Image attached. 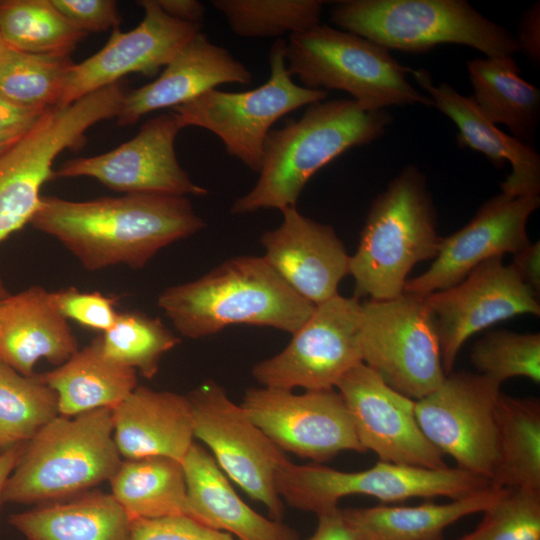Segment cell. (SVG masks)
Segmentation results:
<instances>
[{
    "mask_svg": "<svg viewBox=\"0 0 540 540\" xmlns=\"http://www.w3.org/2000/svg\"><path fill=\"white\" fill-rule=\"evenodd\" d=\"M30 224L59 241L88 271L141 269L162 248L206 226L186 196L160 194L88 201L42 196Z\"/></svg>",
    "mask_w": 540,
    "mask_h": 540,
    "instance_id": "cell-1",
    "label": "cell"
},
{
    "mask_svg": "<svg viewBox=\"0 0 540 540\" xmlns=\"http://www.w3.org/2000/svg\"><path fill=\"white\" fill-rule=\"evenodd\" d=\"M385 110L367 111L352 99L309 104L298 120L271 130L265 140L259 177L236 199L233 214L296 206L310 178L345 151L381 137L391 124Z\"/></svg>",
    "mask_w": 540,
    "mask_h": 540,
    "instance_id": "cell-2",
    "label": "cell"
},
{
    "mask_svg": "<svg viewBox=\"0 0 540 540\" xmlns=\"http://www.w3.org/2000/svg\"><path fill=\"white\" fill-rule=\"evenodd\" d=\"M158 306L184 337L198 339L227 326H267L293 334L315 305L299 296L263 256L228 259L187 283L166 288Z\"/></svg>",
    "mask_w": 540,
    "mask_h": 540,
    "instance_id": "cell-3",
    "label": "cell"
},
{
    "mask_svg": "<svg viewBox=\"0 0 540 540\" xmlns=\"http://www.w3.org/2000/svg\"><path fill=\"white\" fill-rule=\"evenodd\" d=\"M425 175L407 165L372 202L359 244L350 256L355 297L372 300L401 295L419 262L436 256L440 236Z\"/></svg>",
    "mask_w": 540,
    "mask_h": 540,
    "instance_id": "cell-4",
    "label": "cell"
},
{
    "mask_svg": "<svg viewBox=\"0 0 540 540\" xmlns=\"http://www.w3.org/2000/svg\"><path fill=\"white\" fill-rule=\"evenodd\" d=\"M121 463L112 409L58 415L26 443L3 501L39 505L65 500L110 480Z\"/></svg>",
    "mask_w": 540,
    "mask_h": 540,
    "instance_id": "cell-5",
    "label": "cell"
},
{
    "mask_svg": "<svg viewBox=\"0 0 540 540\" xmlns=\"http://www.w3.org/2000/svg\"><path fill=\"white\" fill-rule=\"evenodd\" d=\"M331 20L388 50L422 53L441 44L466 45L486 57H514L519 43L466 0H343Z\"/></svg>",
    "mask_w": 540,
    "mask_h": 540,
    "instance_id": "cell-6",
    "label": "cell"
},
{
    "mask_svg": "<svg viewBox=\"0 0 540 540\" xmlns=\"http://www.w3.org/2000/svg\"><path fill=\"white\" fill-rule=\"evenodd\" d=\"M289 74L314 90H342L367 111L393 105L433 106L407 79L412 68L390 50L357 34L318 24L289 35L285 45Z\"/></svg>",
    "mask_w": 540,
    "mask_h": 540,
    "instance_id": "cell-7",
    "label": "cell"
},
{
    "mask_svg": "<svg viewBox=\"0 0 540 540\" xmlns=\"http://www.w3.org/2000/svg\"><path fill=\"white\" fill-rule=\"evenodd\" d=\"M126 93L119 81L70 105L48 108L0 155V242L30 223L42 186L53 179L57 155L82 146L91 126L117 116Z\"/></svg>",
    "mask_w": 540,
    "mask_h": 540,
    "instance_id": "cell-8",
    "label": "cell"
},
{
    "mask_svg": "<svg viewBox=\"0 0 540 540\" xmlns=\"http://www.w3.org/2000/svg\"><path fill=\"white\" fill-rule=\"evenodd\" d=\"M286 41L277 39L269 52L270 75L259 87L243 92L210 89L172 108L182 128H204L223 142L227 153L259 173L265 140L272 125L286 114L327 99L328 92L296 84L285 61Z\"/></svg>",
    "mask_w": 540,
    "mask_h": 540,
    "instance_id": "cell-9",
    "label": "cell"
},
{
    "mask_svg": "<svg viewBox=\"0 0 540 540\" xmlns=\"http://www.w3.org/2000/svg\"><path fill=\"white\" fill-rule=\"evenodd\" d=\"M491 482L455 468L429 469L379 461L362 471L346 472L321 463L297 465L288 460L276 474V489L288 505L316 515L338 508L349 495H366L381 502L411 498L458 499Z\"/></svg>",
    "mask_w": 540,
    "mask_h": 540,
    "instance_id": "cell-10",
    "label": "cell"
},
{
    "mask_svg": "<svg viewBox=\"0 0 540 540\" xmlns=\"http://www.w3.org/2000/svg\"><path fill=\"white\" fill-rule=\"evenodd\" d=\"M362 362L394 390L418 400L445 379L433 317L423 296L403 292L361 303Z\"/></svg>",
    "mask_w": 540,
    "mask_h": 540,
    "instance_id": "cell-11",
    "label": "cell"
},
{
    "mask_svg": "<svg viewBox=\"0 0 540 540\" xmlns=\"http://www.w3.org/2000/svg\"><path fill=\"white\" fill-rule=\"evenodd\" d=\"M361 323L359 299L337 294L316 305L289 344L255 364L252 376L264 387L335 389L340 379L362 362Z\"/></svg>",
    "mask_w": 540,
    "mask_h": 540,
    "instance_id": "cell-12",
    "label": "cell"
},
{
    "mask_svg": "<svg viewBox=\"0 0 540 540\" xmlns=\"http://www.w3.org/2000/svg\"><path fill=\"white\" fill-rule=\"evenodd\" d=\"M187 397L194 437L209 447L220 469L279 520L283 504L276 489V474L289 460L284 452L215 382L200 385Z\"/></svg>",
    "mask_w": 540,
    "mask_h": 540,
    "instance_id": "cell-13",
    "label": "cell"
},
{
    "mask_svg": "<svg viewBox=\"0 0 540 540\" xmlns=\"http://www.w3.org/2000/svg\"><path fill=\"white\" fill-rule=\"evenodd\" d=\"M499 383L478 373L451 372L415 400L416 419L427 440L457 467L491 482L497 460Z\"/></svg>",
    "mask_w": 540,
    "mask_h": 540,
    "instance_id": "cell-14",
    "label": "cell"
},
{
    "mask_svg": "<svg viewBox=\"0 0 540 540\" xmlns=\"http://www.w3.org/2000/svg\"><path fill=\"white\" fill-rule=\"evenodd\" d=\"M241 406L278 448L314 463L328 461L343 451L365 452L335 389L295 394L261 386L246 390Z\"/></svg>",
    "mask_w": 540,
    "mask_h": 540,
    "instance_id": "cell-15",
    "label": "cell"
},
{
    "mask_svg": "<svg viewBox=\"0 0 540 540\" xmlns=\"http://www.w3.org/2000/svg\"><path fill=\"white\" fill-rule=\"evenodd\" d=\"M423 297L433 317L446 375L475 333L518 315H540L537 296L502 257L482 262L458 284Z\"/></svg>",
    "mask_w": 540,
    "mask_h": 540,
    "instance_id": "cell-16",
    "label": "cell"
},
{
    "mask_svg": "<svg viewBox=\"0 0 540 540\" xmlns=\"http://www.w3.org/2000/svg\"><path fill=\"white\" fill-rule=\"evenodd\" d=\"M358 440L365 451L392 464L442 469L443 454L420 429L415 400L390 387L363 362L350 369L336 385Z\"/></svg>",
    "mask_w": 540,
    "mask_h": 540,
    "instance_id": "cell-17",
    "label": "cell"
},
{
    "mask_svg": "<svg viewBox=\"0 0 540 540\" xmlns=\"http://www.w3.org/2000/svg\"><path fill=\"white\" fill-rule=\"evenodd\" d=\"M181 129L171 112L153 117L117 148L65 162L53 179L91 177L126 194L205 195L207 189L195 184L177 160L175 139Z\"/></svg>",
    "mask_w": 540,
    "mask_h": 540,
    "instance_id": "cell-18",
    "label": "cell"
},
{
    "mask_svg": "<svg viewBox=\"0 0 540 540\" xmlns=\"http://www.w3.org/2000/svg\"><path fill=\"white\" fill-rule=\"evenodd\" d=\"M540 206V197H510L500 193L480 206L461 229L441 238L429 268L407 280L404 292L427 296L461 282L482 262L515 254L531 242L527 222Z\"/></svg>",
    "mask_w": 540,
    "mask_h": 540,
    "instance_id": "cell-19",
    "label": "cell"
},
{
    "mask_svg": "<svg viewBox=\"0 0 540 540\" xmlns=\"http://www.w3.org/2000/svg\"><path fill=\"white\" fill-rule=\"evenodd\" d=\"M144 9L140 24L128 32L113 29L106 45L88 59L73 64L56 106L63 107L130 73L154 76L198 32L201 24L168 16L156 0L137 2Z\"/></svg>",
    "mask_w": 540,
    "mask_h": 540,
    "instance_id": "cell-20",
    "label": "cell"
},
{
    "mask_svg": "<svg viewBox=\"0 0 540 540\" xmlns=\"http://www.w3.org/2000/svg\"><path fill=\"white\" fill-rule=\"evenodd\" d=\"M281 224L261 237L263 258L299 296L315 306L336 296L349 274L350 255L334 229L302 215L281 211Z\"/></svg>",
    "mask_w": 540,
    "mask_h": 540,
    "instance_id": "cell-21",
    "label": "cell"
},
{
    "mask_svg": "<svg viewBox=\"0 0 540 540\" xmlns=\"http://www.w3.org/2000/svg\"><path fill=\"white\" fill-rule=\"evenodd\" d=\"M251 81L252 74L243 63L198 32L154 81L126 93L117 123L133 125L145 114L182 105L218 85Z\"/></svg>",
    "mask_w": 540,
    "mask_h": 540,
    "instance_id": "cell-22",
    "label": "cell"
},
{
    "mask_svg": "<svg viewBox=\"0 0 540 540\" xmlns=\"http://www.w3.org/2000/svg\"><path fill=\"white\" fill-rule=\"evenodd\" d=\"M410 74L428 93L433 107L455 124L459 145L482 153L497 167L510 163L511 173L501 183V193L510 197L539 195L540 156L530 144L499 129L472 97L444 82L435 85L427 70L412 69Z\"/></svg>",
    "mask_w": 540,
    "mask_h": 540,
    "instance_id": "cell-23",
    "label": "cell"
},
{
    "mask_svg": "<svg viewBox=\"0 0 540 540\" xmlns=\"http://www.w3.org/2000/svg\"><path fill=\"white\" fill-rule=\"evenodd\" d=\"M113 438L126 459L163 456L183 462L194 443L189 399L137 386L112 409Z\"/></svg>",
    "mask_w": 540,
    "mask_h": 540,
    "instance_id": "cell-24",
    "label": "cell"
},
{
    "mask_svg": "<svg viewBox=\"0 0 540 540\" xmlns=\"http://www.w3.org/2000/svg\"><path fill=\"white\" fill-rule=\"evenodd\" d=\"M76 351L78 342L68 320L45 288L34 285L2 301L0 361L31 376L40 359L60 366Z\"/></svg>",
    "mask_w": 540,
    "mask_h": 540,
    "instance_id": "cell-25",
    "label": "cell"
},
{
    "mask_svg": "<svg viewBox=\"0 0 540 540\" xmlns=\"http://www.w3.org/2000/svg\"><path fill=\"white\" fill-rule=\"evenodd\" d=\"M182 464L188 502L200 523L224 530L239 540H299L292 528L248 506L202 446L193 443Z\"/></svg>",
    "mask_w": 540,
    "mask_h": 540,
    "instance_id": "cell-26",
    "label": "cell"
},
{
    "mask_svg": "<svg viewBox=\"0 0 540 540\" xmlns=\"http://www.w3.org/2000/svg\"><path fill=\"white\" fill-rule=\"evenodd\" d=\"M506 488L489 485L449 503L417 506L378 505L340 509L357 540H444L447 527L463 517L483 512Z\"/></svg>",
    "mask_w": 540,
    "mask_h": 540,
    "instance_id": "cell-27",
    "label": "cell"
},
{
    "mask_svg": "<svg viewBox=\"0 0 540 540\" xmlns=\"http://www.w3.org/2000/svg\"><path fill=\"white\" fill-rule=\"evenodd\" d=\"M27 540H130L132 521L112 494L87 491L9 516Z\"/></svg>",
    "mask_w": 540,
    "mask_h": 540,
    "instance_id": "cell-28",
    "label": "cell"
},
{
    "mask_svg": "<svg viewBox=\"0 0 540 540\" xmlns=\"http://www.w3.org/2000/svg\"><path fill=\"white\" fill-rule=\"evenodd\" d=\"M40 376L57 394L59 415L66 417L99 408L113 409L137 387L136 370L107 358L99 336Z\"/></svg>",
    "mask_w": 540,
    "mask_h": 540,
    "instance_id": "cell-29",
    "label": "cell"
},
{
    "mask_svg": "<svg viewBox=\"0 0 540 540\" xmlns=\"http://www.w3.org/2000/svg\"><path fill=\"white\" fill-rule=\"evenodd\" d=\"M474 90L471 96L495 125L530 144L540 117V90L520 76L514 57H486L466 62Z\"/></svg>",
    "mask_w": 540,
    "mask_h": 540,
    "instance_id": "cell-30",
    "label": "cell"
},
{
    "mask_svg": "<svg viewBox=\"0 0 540 540\" xmlns=\"http://www.w3.org/2000/svg\"><path fill=\"white\" fill-rule=\"evenodd\" d=\"M109 481L113 497L131 521L171 516L198 521L188 502L180 461L163 456L126 459Z\"/></svg>",
    "mask_w": 540,
    "mask_h": 540,
    "instance_id": "cell-31",
    "label": "cell"
},
{
    "mask_svg": "<svg viewBox=\"0 0 540 540\" xmlns=\"http://www.w3.org/2000/svg\"><path fill=\"white\" fill-rule=\"evenodd\" d=\"M497 460L491 484L540 493V401L500 393L495 411Z\"/></svg>",
    "mask_w": 540,
    "mask_h": 540,
    "instance_id": "cell-32",
    "label": "cell"
},
{
    "mask_svg": "<svg viewBox=\"0 0 540 540\" xmlns=\"http://www.w3.org/2000/svg\"><path fill=\"white\" fill-rule=\"evenodd\" d=\"M0 34L13 49L47 55H70L86 36L51 0H1Z\"/></svg>",
    "mask_w": 540,
    "mask_h": 540,
    "instance_id": "cell-33",
    "label": "cell"
},
{
    "mask_svg": "<svg viewBox=\"0 0 540 540\" xmlns=\"http://www.w3.org/2000/svg\"><path fill=\"white\" fill-rule=\"evenodd\" d=\"M59 415L55 391L40 374L26 376L0 361V450L28 442Z\"/></svg>",
    "mask_w": 540,
    "mask_h": 540,
    "instance_id": "cell-34",
    "label": "cell"
},
{
    "mask_svg": "<svg viewBox=\"0 0 540 540\" xmlns=\"http://www.w3.org/2000/svg\"><path fill=\"white\" fill-rule=\"evenodd\" d=\"M103 354L110 360L153 378L165 353L180 343L161 321L142 312H119L113 326L99 336Z\"/></svg>",
    "mask_w": 540,
    "mask_h": 540,
    "instance_id": "cell-35",
    "label": "cell"
},
{
    "mask_svg": "<svg viewBox=\"0 0 540 540\" xmlns=\"http://www.w3.org/2000/svg\"><path fill=\"white\" fill-rule=\"evenodd\" d=\"M320 0H214L232 32L245 38L279 37L320 24Z\"/></svg>",
    "mask_w": 540,
    "mask_h": 540,
    "instance_id": "cell-36",
    "label": "cell"
},
{
    "mask_svg": "<svg viewBox=\"0 0 540 540\" xmlns=\"http://www.w3.org/2000/svg\"><path fill=\"white\" fill-rule=\"evenodd\" d=\"M70 55L22 52L9 47L0 59V91L12 101L38 110L57 105Z\"/></svg>",
    "mask_w": 540,
    "mask_h": 540,
    "instance_id": "cell-37",
    "label": "cell"
},
{
    "mask_svg": "<svg viewBox=\"0 0 540 540\" xmlns=\"http://www.w3.org/2000/svg\"><path fill=\"white\" fill-rule=\"evenodd\" d=\"M470 360L477 373L501 384L513 377L540 382V334L494 330L472 347Z\"/></svg>",
    "mask_w": 540,
    "mask_h": 540,
    "instance_id": "cell-38",
    "label": "cell"
},
{
    "mask_svg": "<svg viewBox=\"0 0 540 540\" xmlns=\"http://www.w3.org/2000/svg\"><path fill=\"white\" fill-rule=\"evenodd\" d=\"M459 540H540V493L506 488Z\"/></svg>",
    "mask_w": 540,
    "mask_h": 540,
    "instance_id": "cell-39",
    "label": "cell"
},
{
    "mask_svg": "<svg viewBox=\"0 0 540 540\" xmlns=\"http://www.w3.org/2000/svg\"><path fill=\"white\" fill-rule=\"evenodd\" d=\"M50 298L64 318L102 333L113 326L119 314L115 307L117 299L99 291L86 292L66 287L50 292Z\"/></svg>",
    "mask_w": 540,
    "mask_h": 540,
    "instance_id": "cell-40",
    "label": "cell"
},
{
    "mask_svg": "<svg viewBox=\"0 0 540 540\" xmlns=\"http://www.w3.org/2000/svg\"><path fill=\"white\" fill-rule=\"evenodd\" d=\"M130 540H235L223 530L206 526L187 516L132 521Z\"/></svg>",
    "mask_w": 540,
    "mask_h": 540,
    "instance_id": "cell-41",
    "label": "cell"
},
{
    "mask_svg": "<svg viewBox=\"0 0 540 540\" xmlns=\"http://www.w3.org/2000/svg\"><path fill=\"white\" fill-rule=\"evenodd\" d=\"M77 29L84 33L118 27L121 19L113 0H51Z\"/></svg>",
    "mask_w": 540,
    "mask_h": 540,
    "instance_id": "cell-42",
    "label": "cell"
},
{
    "mask_svg": "<svg viewBox=\"0 0 540 540\" xmlns=\"http://www.w3.org/2000/svg\"><path fill=\"white\" fill-rule=\"evenodd\" d=\"M45 111L20 105L0 91V135H23Z\"/></svg>",
    "mask_w": 540,
    "mask_h": 540,
    "instance_id": "cell-43",
    "label": "cell"
},
{
    "mask_svg": "<svg viewBox=\"0 0 540 540\" xmlns=\"http://www.w3.org/2000/svg\"><path fill=\"white\" fill-rule=\"evenodd\" d=\"M520 280L538 297L540 293V243H530L513 254L509 264Z\"/></svg>",
    "mask_w": 540,
    "mask_h": 540,
    "instance_id": "cell-44",
    "label": "cell"
},
{
    "mask_svg": "<svg viewBox=\"0 0 540 540\" xmlns=\"http://www.w3.org/2000/svg\"><path fill=\"white\" fill-rule=\"evenodd\" d=\"M315 532L307 540H357L342 518L339 508L317 515Z\"/></svg>",
    "mask_w": 540,
    "mask_h": 540,
    "instance_id": "cell-45",
    "label": "cell"
},
{
    "mask_svg": "<svg viewBox=\"0 0 540 540\" xmlns=\"http://www.w3.org/2000/svg\"><path fill=\"white\" fill-rule=\"evenodd\" d=\"M516 39L521 52L526 53L532 60L539 61V3H535L527 11Z\"/></svg>",
    "mask_w": 540,
    "mask_h": 540,
    "instance_id": "cell-46",
    "label": "cell"
},
{
    "mask_svg": "<svg viewBox=\"0 0 540 540\" xmlns=\"http://www.w3.org/2000/svg\"><path fill=\"white\" fill-rule=\"evenodd\" d=\"M160 8L170 17L193 24H201L205 7L196 0H156Z\"/></svg>",
    "mask_w": 540,
    "mask_h": 540,
    "instance_id": "cell-47",
    "label": "cell"
},
{
    "mask_svg": "<svg viewBox=\"0 0 540 540\" xmlns=\"http://www.w3.org/2000/svg\"><path fill=\"white\" fill-rule=\"evenodd\" d=\"M26 443L13 445L0 452V511L2 504H4L3 492L5 485L24 453Z\"/></svg>",
    "mask_w": 540,
    "mask_h": 540,
    "instance_id": "cell-48",
    "label": "cell"
},
{
    "mask_svg": "<svg viewBox=\"0 0 540 540\" xmlns=\"http://www.w3.org/2000/svg\"><path fill=\"white\" fill-rule=\"evenodd\" d=\"M22 136V135H21ZM21 136H1L0 135V155L11 146Z\"/></svg>",
    "mask_w": 540,
    "mask_h": 540,
    "instance_id": "cell-49",
    "label": "cell"
},
{
    "mask_svg": "<svg viewBox=\"0 0 540 540\" xmlns=\"http://www.w3.org/2000/svg\"><path fill=\"white\" fill-rule=\"evenodd\" d=\"M9 295H10V293L6 289V287H5L4 283H3V280H2V278L0 276V300H3L5 298H7Z\"/></svg>",
    "mask_w": 540,
    "mask_h": 540,
    "instance_id": "cell-50",
    "label": "cell"
},
{
    "mask_svg": "<svg viewBox=\"0 0 540 540\" xmlns=\"http://www.w3.org/2000/svg\"><path fill=\"white\" fill-rule=\"evenodd\" d=\"M8 48H9V46L6 44V42L4 41V39L2 38V36L0 34V59L5 54V52L7 51Z\"/></svg>",
    "mask_w": 540,
    "mask_h": 540,
    "instance_id": "cell-51",
    "label": "cell"
},
{
    "mask_svg": "<svg viewBox=\"0 0 540 540\" xmlns=\"http://www.w3.org/2000/svg\"><path fill=\"white\" fill-rule=\"evenodd\" d=\"M4 300V299H3ZM3 300H0V314H1V307H2V301Z\"/></svg>",
    "mask_w": 540,
    "mask_h": 540,
    "instance_id": "cell-52",
    "label": "cell"
},
{
    "mask_svg": "<svg viewBox=\"0 0 540 540\" xmlns=\"http://www.w3.org/2000/svg\"><path fill=\"white\" fill-rule=\"evenodd\" d=\"M0 452H1V450H0Z\"/></svg>",
    "mask_w": 540,
    "mask_h": 540,
    "instance_id": "cell-53",
    "label": "cell"
}]
</instances>
